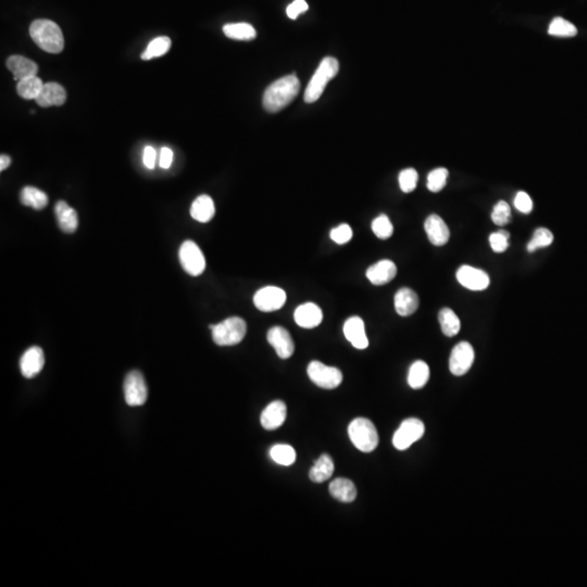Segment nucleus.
<instances>
[{"mask_svg": "<svg viewBox=\"0 0 587 587\" xmlns=\"http://www.w3.org/2000/svg\"><path fill=\"white\" fill-rule=\"evenodd\" d=\"M300 82L295 74H290L275 81L264 94V108L275 114L290 105L299 93Z\"/></svg>", "mask_w": 587, "mask_h": 587, "instance_id": "1", "label": "nucleus"}, {"mask_svg": "<svg viewBox=\"0 0 587 587\" xmlns=\"http://www.w3.org/2000/svg\"><path fill=\"white\" fill-rule=\"evenodd\" d=\"M30 35L41 50L50 54H59L65 47V39L59 25L46 19L35 20L30 26Z\"/></svg>", "mask_w": 587, "mask_h": 587, "instance_id": "2", "label": "nucleus"}, {"mask_svg": "<svg viewBox=\"0 0 587 587\" xmlns=\"http://www.w3.org/2000/svg\"><path fill=\"white\" fill-rule=\"evenodd\" d=\"M339 71V63L337 59L333 57L324 58L306 88L305 96H303L306 103L312 104L314 101L319 100L328 83L332 78L337 76Z\"/></svg>", "mask_w": 587, "mask_h": 587, "instance_id": "3", "label": "nucleus"}, {"mask_svg": "<svg viewBox=\"0 0 587 587\" xmlns=\"http://www.w3.org/2000/svg\"><path fill=\"white\" fill-rule=\"evenodd\" d=\"M213 339L219 346H234L239 344L245 337L247 324L238 317L226 319L221 323L210 325Z\"/></svg>", "mask_w": 587, "mask_h": 587, "instance_id": "4", "label": "nucleus"}, {"mask_svg": "<svg viewBox=\"0 0 587 587\" xmlns=\"http://www.w3.org/2000/svg\"><path fill=\"white\" fill-rule=\"evenodd\" d=\"M350 440L363 453H371L378 445V431L370 420L357 418L348 427Z\"/></svg>", "mask_w": 587, "mask_h": 587, "instance_id": "5", "label": "nucleus"}, {"mask_svg": "<svg viewBox=\"0 0 587 587\" xmlns=\"http://www.w3.org/2000/svg\"><path fill=\"white\" fill-rule=\"evenodd\" d=\"M180 262L184 271L192 277H198L206 269V258L200 246L193 241H185L179 251Z\"/></svg>", "mask_w": 587, "mask_h": 587, "instance_id": "6", "label": "nucleus"}, {"mask_svg": "<svg viewBox=\"0 0 587 587\" xmlns=\"http://www.w3.org/2000/svg\"><path fill=\"white\" fill-rule=\"evenodd\" d=\"M309 378L319 387L334 389L342 383L343 374L337 367H329L320 361H312L308 365Z\"/></svg>", "mask_w": 587, "mask_h": 587, "instance_id": "7", "label": "nucleus"}, {"mask_svg": "<svg viewBox=\"0 0 587 587\" xmlns=\"http://www.w3.org/2000/svg\"><path fill=\"white\" fill-rule=\"evenodd\" d=\"M425 427L423 422L416 418L405 420L393 438V445L396 449H408L412 444L418 442L425 435Z\"/></svg>", "mask_w": 587, "mask_h": 587, "instance_id": "8", "label": "nucleus"}, {"mask_svg": "<svg viewBox=\"0 0 587 587\" xmlns=\"http://www.w3.org/2000/svg\"><path fill=\"white\" fill-rule=\"evenodd\" d=\"M123 389L125 401L129 406H142L147 401L148 391L145 378L138 371H132L127 375Z\"/></svg>", "mask_w": 587, "mask_h": 587, "instance_id": "9", "label": "nucleus"}, {"mask_svg": "<svg viewBox=\"0 0 587 587\" xmlns=\"http://www.w3.org/2000/svg\"><path fill=\"white\" fill-rule=\"evenodd\" d=\"M286 303V292L277 286H267L255 294L254 303L262 312H272L282 308Z\"/></svg>", "mask_w": 587, "mask_h": 587, "instance_id": "10", "label": "nucleus"}, {"mask_svg": "<svg viewBox=\"0 0 587 587\" xmlns=\"http://www.w3.org/2000/svg\"><path fill=\"white\" fill-rule=\"evenodd\" d=\"M474 350L468 342H461L456 345L450 354L449 370L456 376L466 374L473 365Z\"/></svg>", "mask_w": 587, "mask_h": 587, "instance_id": "11", "label": "nucleus"}, {"mask_svg": "<svg viewBox=\"0 0 587 587\" xmlns=\"http://www.w3.org/2000/svg\"><path fill=\"white\" fill-rule=\"evenodd\" d=\"M457 279L463 288L470 290H484L489 288V277L487 272L470 266H462L457 271Z\"/></svg>", "mask_w": 587, "mask_h": 587, "instance_id": "12", "label": "nucleus"}, {"mask_svg": "<svg viewBox=\"0 0 587 587\" xmlns=\"http://www.w3.org/2000/svg\"><path fill=\"white\" fill-rule=\"evenodd\" d=\"M268 342L270 343L281 359H288L295 352V345L288 330L281 326H275L268 332Z\"/></svg>", "mask_w": 587, "mask_h": 587, "instance_id": "13", "label": "nucleus"}, {"mask_svg": "<svg viewBox=\"0 0 587 587\" xmlns=\"http://www.w3.org/2000/svg\"><path fill=\"white\" fill-rule=\"evenodd\" d=\"M44 365V352L41 347L33 346L22 354L20 370L25 378H35L43 370Z\"/></svg>", "mask_w": 587, "mask_h": 587, "instance_id": "14", "label": "nucleus"}, {"mask_svg": "<svg viewBox=\"0 0 587 587\" xmlns=\"http://www.w3.org/2000/svg\"><path fill=\"white\" fill-rule=\"evenodd\" d=\"M344 334L347 341L357 350H365L369 339L365 334V322L359 317H352L345 322Z\"/></svg>", "mask_w": 587, "mask_h": 587, "instance_id": "15", "label": "nucleus"}, {"mask_svg": "<svg viewBox=\"0 0 587 587\" xmlns=\"http://www.w3.org/2000/svg\"><path fill=\"white\" fill-rule=\"evenodd\" d=\"M296 323L303 329H313L320 325L323 320V313L320 307L313 303L300 305L294 313Z\"/></svg>", "mask_w": 587, "mask_h": 587, "instance_id": "16", "label": "nucleus"}, {"mask_svg": "<svg viewBox=\"0 0 587 587\" xmlns=\"http://www.w3.org/2000/svg\"><path fill=\"white\" fill-rule=\"evenodd\" d=\"M425 228L427 237L433 245L444 246L449 241V228L440 215H429L425 220Z\"/></svg>", "mask_w": 587, "mask_h": 587, "instance_id": "17", "label": "nucleus"}, {"mask_svg": "<svg viewBox=\"0 0 587 587\" xmlns=\"http://www.w3.org/2000/svg\"><path fill=\"white\" fill-rule=\"evenodd\" d=\"M67 100V92L60 84L50 82L45 83L44 87L35 99L36 104L42 108L52 106H63Z\"/></svg>", "mask_w": 587, "mask_h": 587, "instance_id": "18", "label": "nucleus"}, {"mask_svg": "<svg viewBox=\"0 0 587 587\" xmlns=\"http://www.w3.org/2000/svg\"><path fill=\"white\" fill-rule=\"evenodd\" d=\"M397 267L391 260H381L367 270V277L373 285H385L395 279Z\"/></svg>", "mask_w": 587, "mask_h": 587, "instance_id": "19", "label": "nucleus"}, {"mask_svg": "<svg viewBox=\"0 0 587 587\" xmlns=\"http://www.w3.org/2000/svg\"><path fill=\"white\" fill-rule=\"evenodd\" d=\"M286 420V405L282 401H275L266 407L262 414V425L266 429H279Z\"/></svg>", "mask_w": 587, "mask_h": 587, "instance_id": "20", "label": "nucleus"}, {"mask_svg": "<svg viewBox=\"0 0 587 587\" xmlns=\"http://www.w3.org/2000/svg\"><path fill=\"white\" fill-rule=\"evenodd\" d=\"M54 213L59 228L65 233H74L78 226V213L67 202L60 200L54 206Z\"/></svg>", "mask_w": 587, "mask_h": 587, "instance_id": "21", "label": "nucleus"}, {"mask_svg": "<svg viewBox=\"0 0 587 587\" xmlns=\"http://www.w3.org/2000/svg\"><path fill=\"white\" fill-rule=\"evenodd\" d=\"M7 67L12 72L14 80L21 81L24 78L36 76L39 72V65L22 56H11L7 60Z\"/></svg>", "mask_w": 587, "mask_h": 587, "instance_id": "22", "label": "nucleus"}, {"mask_svg": "<svg viewBox=\"0 0 587 587\" xmlns=\"http://www.w3.org/2000/svg\"><path fill=\"white\" fill-rule=\"evenodd\" d=\"M419 307V297L416 292L410 288H401L395 295L396 312L401 317L414 314Z\"/></svg>", "mask_w": 587, "mask_h": 587, "instance_id": "23", "label": "nucleus"}, {"mask_svg": "<svg viewBox=\"0 0 587 587\" xmlns=\"http://www.w3.org/2000/svg\"><path fill=\"white\" fill-rule=\"evenodd\" d=\"M215 215V202L208 195L197 197L191 207V215L198 222L207 223L213 220Z\"/></svg>", "mask_w": 587, "mask_h": 587, "instance_id": "24", "label": "nucleus"}, {"mask_svg": "<svg viewBox=\"0 0 587 587\" xmlns=\"http://www.w3.org/2000/svg\"><path fill=\"white\" fill-rule=\"evenodd\" d=\"M329 491L330 494L335 500L345 502V504L354 502L357 497V489H356L354 484L350 480L344 479V478H339V479L332 481L330 484Z\"/></svg>", "mask_w": 587, "mask_h": 587, "instance_id": "25", "label": "nucleus"}, {"mask_svg": "<svg viewBox=\"0 0 587 587\" xmlns=\"http://www.w3.org/2000/svg\"><path fill=\"white\" fill-rule=\"evenodd\" d=\"M334 462L329 455L321 456L309 471V478L314 483H323L333 476Z\"/></svg>", "mask_w": 587, "mask_h": 587, "instance_id": "26", "label": "nucleus"}, {"mask_svg": "<svg viewBox=\"0 0 587 587\" xmlns=\"http://www.w3.org/2000/svg\"><path fill=\"white\" fill-rule=\"evenodd\" d=\"M20 200L26 207H31L35 210L44 209L48 204V196L46 193L33 186H26L22 189Z\"/></svg>", "mask_w": 587, "mask_h": 587, "instance_id": "27", "label": "nucleus"}, {"mask_svg": "<svg viewBox=\"0 0 587 587\" xmlns=\"http://www.w3.org/2000/svg\"><path fill=\"white\" fill-rule=\"evenodd\" d=\"M429 378V367L425 361H416L409 370L408 384L414 389H420L427 385Z\"/></svg>", "mask_w": 587, "mask_h": 587, "instance_id": "28", "label": "nucleus"}, {"mask_svg": "<svg viewBox=\"0 0 587 587\" xmlns=\"http://www.w3.org/2000/svg\"><path fill=\"white\" fill-rule=\"evenodd\" d=\"M438 321H440L442 333L445 334L447 337H455L460 331V319L451 309H442L440 311V314H438Z\"/></svg>", "mask_w": 587, "mask_h": 587, "instance_id": "29", "label": "nucleus"}, {"mask_svg": "<svg viewBox=\"0 0 587 587\" xmlns=\"http://www.w3.org/2000/svg\"><path fill=\"white\" fill-rule=\"evenodd\" d=\"M44 84L43 81L36 75V76L19 81L17 91L22 98L26 99V100H35L44 87Z\"/></svg>", "mask_w": 587, "mask_h": 587, "instance_id": "30", "label": "nucleus"}, {"mask_svg": "<svg viewBox=\"0 0 587 587\" xmlns=\"http://www.w3.org/2000/svg\"><path fill=\"white\" fill-rule=\"evenodd\" d=\"M223 32L228 39L235 41H253L257 36L254 26L248 23H230L223 26Z\"/></svg>", "mask_w": 587, "mask_h": 587, "instance_id": "31", "label": "nucleus"}, {"mask_svg": "<svg viewBox=\"0 0 587 587\" xmlns=\"http://www.w3.org/2000/svg\"><path fill=\"white\" fill-rule=\"evenodd\" d=\"M171 39L167 36L157 37L148 45L145 52L142 54V60H150L166 54L171 48Z\"/></svg>", "mask_w": 587, "mask_h": 587, "instance_id": "32", "label": "nucleus"}, {"mask_svg": "<svg viewBox=\"0 0 587 587\" xmlns=\"http://www.w3.org/2000/svg\"><path fill=\"white\" fill-rule=\"evenodd\" d=\"M272 460L281 466H290L296 460V451L292 446L279 444L270 450Z\"/></svg>", "mask_w": 587, "mask_h": 587, "instance_id": "33", "label": "nucleus"}, {"mask_svg": "<svg viewBox=\"0 0 587 587\" xmlns=\"http://www.w3.org/2000/svg\"><path fill=\"white\" fill-rule=\"evenodd\" d=\"M548 34L551 36L573 37L577 34L575 25L564 18H555L548 28Z\"/></svg>", "mask_w": 587, "mask_h": 587, "instance_id": "34", "label": "nucleus"}, {"mask_svg": "<svg viewBox=\"0 0 587 587\" xmlns=\"http://www.w3.org/2000/svg\"><path fill=\"white\" fill-rule=\"evenodd\" d=\"M554 242V235L551 233L548 228H540L534 232L533 237L529 242L528 251L529 253H534L540 248H544L547 246L551 245Z\"/></svg>", "mask_w": 587, "mask_h": 587, "instance_id": "35", "label": "nucleus"}, {"mask_svg": "<svg viewBox=\"0 0 587 587\" xmlns=\"http://www.w3.org/2000/svg\"><path fill=\"white\" fill-rule=\"evenodd\" d=\"M448 170L445 168L435 169L427 176V189L433 193H438L446 186Z\"/></svg>", "mask_w": 587, "mask_h": 587, "instance_id": "36", "label": "nucleus"}, {"mask_svg": "<svg viewBox=\"0 0 587 587\" xmlns=\"http://www.w3.org/2000/svg\"><path fill=\"white\" fill-rule=\"evenodd\" d=\"M372 231L376 237L387 239L393 235L394 228L387 215H381L372 222Z\"/></svg>", "mask_w": 587, "mask_h": 587, "instance_id": "37", "label": "nucleus"}, {"mask_svg": "<svg viewBox=\"0 0 587 587\" xmlns=\"http://www.w3.org/2000/svg\"><path fill=\"white\" fill-rule=\"evenodd\" d=\"M491 220L495 224L504 226L507 225L511 220V210H510L509 204L504 200H500L495 204L493 213H491Z\"/></svg>", "mask_w": 587, "mask_h": 587, "instance_id": "38", "label": "nucleus"}, {"mask_svg": "<svg viewBox=\"0 0 587 587\" xmlns=\"http://www.w3.org/2000/svg\"><path fill=\"white\" fill-rule=\"evenodd\" d=\"M419 175L414 169H405L399 174V186L404 193H412L416 189Z\"/></svg>", "mask_w": 587, "mask_h": 587, "instance_id": "39", "label": "nucleus"}, {"mask_svg": "<svg viewBox=\"0 0 587 587\" xmlns=\"http://www.w3.org/2000/svg\"><path fill=\"white\" fill-rule=\"evenodd\" d=\"M510 234L507 231H498L489 236V244L495 253H504L509 247Z\"/></svg>", "mask_w": 587, "mask_h": 587, "instance_id": "40", "label": "nucleus"}, {"mask_svg": "<svg viewBox=\"0 0 587 587\" xmlns=\"http://www.w3.org/2000/svg\"><path fill=\"white\" fill-rule=\"evenodd\" d=\"M330 236H331L332 241L335 242L339 245H344L352 239V230L350 225L343 223L337 228H333Z\"/></svg>", "mask_w": 587, "mask_h": 587, "instance_id": "41", "label": "nucleus"}, {"mask_svg": "<svg viewBox=\"0 0 587 587\" xmlns=\"http://www.w3.org/2000/svg\"><path fill=\"white\" fill-rule=\"evenodd\" d=\"M515 207L519 210L520 213L528 215L533 210V202L531 200V197L525 192H519L515 198Z\"/></svg>", "mask_w": 587, "mask_h": 587, "instance_id": "42", "label": "nucleus"}, {"mask_svg": "<svg viewBox=\"0 0 587 587\" xmlns=\"http://www.w3.org/2000/svg\"><path fill=\"white\" fill-rule=\"evenodd\" d=\"M308 10V3H306L305 0H295L294 3H290L286 9L288 18L292 20H295L300 13H303Z\"/></svg>", "mask_w": 587, "mask_h": 587, "instance_id": "43", "label": "nucleus"}, {"mask_svg": "<svg viewBox=\"0 0 587 587\" xmlns=\"http://www.w3.org/2000/svg\"><path fill=\"white\" fill-rule=\"evenodd\" d=\"M156 157H157V153H156L155 148L151 147V146H147V147L144 149L142 161H144V164H145L146 168H155Z\"/></svg>", "mask_w": 587, "mask_h": 587, "instance_id": "44", "label": "nucleus"}, {"mask_svg": "<svg viewBox=\"0 0 587 587\" xmlns=\"http://www.w3.org/2000/svg\"><path fill=\"white\" fill-rule=\"evenodd\" d=\"M173 160V151L170 148H161L160 151V167L162 169H169L171 167Z\"/></svg>", "mask_w": 587, "mask_h": 587, "instance_id": "45", "label": "nucleus"}, {"mask_svg": "<svg viewBox=\"0 0 587 587\" xmlns=\"http://www.w3.org/2000/svg\"><path fill=\"white\" fill-rule=\"evenodd\" d=\"M10 163L11 158L9 156L1 155V157H0V170L3 171V170H6V169L10 166Z\"/></svg>", "mask_w": 587, "mask_h": 587, "instance_id": "46", "label": "nucleus"}]
</instances>
